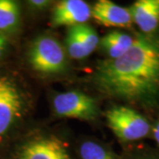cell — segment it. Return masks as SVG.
<instances>
[{"label": "cell", "instance_id": "cell-17", "mask_svg": "<svg viewBox=\"0 0 159 159\" xmlns=\"http://www.w3.org/2000/svg\"><path fill=\"white\" fill-rule=\"evenodd\" d=\"M142 159H156V158H142Z\"/></svg>", "mask_w": 159, "mask_h": 159}, {"label": "cell", "instance_id": "cell-1", "mask_svg": "<svg viewBox=\"0 0 159 159\" xmlns=\"http://www.w3.org/2000/svg\"><path fill=\"white\" fill-rule=\"evenodd\" d=\"M96 81L110 96L129 100L154 97L159 91V43L143 35L134 38L123 56L100 64Z\"/></svg>", "mask_w": 159, "mask_h": 159}, {"label": "cell", "instance_id": "cell-14", "mask_svg": "<svg viewBox=\"0 0 159 159\" xmlns=\"http://www.w3.org/2000/svg\"><path fill=\"white\" fill-rule=\"evenodd\" d=\"M6 40L5 37H3L1 34H0V57H2L4 51L6 50Z\"/></svg>", "mask_w": 159, "mask_h": 159}, {"label": "cell", "instance_id": "cell-3", "mask_svg": "<svg viewBox=\"0 0 159 159\" xmlns=\"http://www.w3.org/2000/svg\"><path fill=\"white\" fill-rule=\"evenodd\" d=\"M29 60L34 70L43 74L60 73L66 66V55L57 40L41 36L34 41Z\"/></svg>", "mask_w": 159, "mask_h": 159}, {"label": "cell", "instance_id": "cell-2", "mask_svg": "<svg viewBox=\"0 0 159 159\" xmlns=\"http://www.w3.org/2000/svg\"><path fill=\"white\" fill-rule=\"evenodd\" d=\"M109 126L114 134L125 142L141 140L150 130L148 120L133 109L115 106L106 113Z\"/></svg>", "mask_w": 159, "mask_h": 159}, {"label": "cell", "instance_id": "cell-16", "mask_svg": "<svg viewBox=\"0 0 159 159\" xmlns=\"http://www.w3.org/2000/svg\"><path fill=\"white\" fill-rule=\"evenodd\" d=\"M30 4L32 6H37V7H41V6H45L48 5V2L47 1H44V0H40V1H30Z\"/></svg>", "mask_w": 159, "mask_h": 159}, {"label": "cell", "instance_id": "cell-15", "mask_svg": "<svg viewBox=\"0 0 159 159\" xmlns=\"http://www.w3.org/2000/svg\"><path fill=\"white\" fill-rule=\"evenodd\" d=\"M153 134L156 142H157V144L159 145V122H157V125H155V127H154Z\"/></svg>", "mask_w": 159, "mask_h": 159}, {"label": "cell", "instance_id": "cell-9", "mask_svg": "<svg viewBox=\"0 0 159 159\" xmlns=\"http://www.w3.org/2000/svg\"><path fill=\"white\" fill-rule=\"evenodd\" d=\"M91 16L97 22L106 27L127 28L133 21L129 9L110 0L97 1L92 9Z\"/></svg>", "mask_w": 159, "mask_h": 159}, {"label": "cell", "instance_id": "cell-6", "mask_svg": "<svg viewBox=\"0 0 159 159\" xmlns=\"http://www.w3.org/2000/svg\"><path fill=\"white\" fill-rule=\"evenodd\" d=\"M97 31L87 24L69 28L66 43L70 57L82 59L90 55L99 44Z\"/></svg>", "mask_w": 159, "mask_h": 159}, {"label": "cell", "instance_id": "cell-12", "mask_svg": "<svg viewBox=\"0 0 159 159\" xmlns=\"http://www.w3.org/2000/svg\"><path fill=\"white\" fill-rule=\"evenodd\" d=\"M20 17V9L16 2L0 0V30L13 29Z\"/></svg>", "mask_w": 159, "mask_h": 159}, {"label": "cell", "instance_id": "cell-4", "mask_svg": "<svg viewBox=\"0 0 159 159\" xmlns=\"http://www.w3.org/2000/svg\"><path fill=\"white\" fill-rule=\"evenodd\" d=\"M56 113L61 117L90 120L97 118V102L84 93L67 91L57 95L53 100Z\"/></svg>", "mask_w": 159, "mask_h": 159}, {"label": "cell", "instance_id": "cell-8", "mask_svg": "<svg viewBox=\"0 0 159 159\" xmlns=\"http://www.w3.org/2000/svg\"><path fill=\"white\" fill-rule=\"evenodd\" d=\"M19 159H71L66 148L54 137L40 139L26 144Z\"/></svg>", "mask_w": 159, "mask_h": 159}, {"label": "cell", "instance_id": "cell-10", "mask_svg": "<svg viewBox=\"0 0 159 159\" xmlns=\"http://www.w3.org/2000/svg\"><path fill=\"white\" fill-rule=\"evenodd\" d=\"M129 11L133 20L145 34H150L159 25V0H138Z\"/></svg>", "mask_w": 159, "mask_h": 159}, {"label": "cell", "instance_id": "cell-7", "mask_svg": "<svg viewBox=\"0 0 159 159\" xmlns=\"http://www.w3.org/2000/svg\"><path fill=\"white\" fill-rule=\"evenodd\" d=\"M92 9L82 0H64L55 6L51 25L53 27L67 26L69 28L86 24L90 19Z\"/></svg>", "mask_w": 159, "mask_h": 159}, {"label": "cell", "instance_id": "cell-5", "mask_svg": "<svg viewBox=\"0 0 159 159\" xmlns=\"http://www.w3.org/2000/svg\"><path fill=\"white\" fill-rule=\"evenodd\" d=\"M23 100L15 83L7 77H0V139L20 116Z\"/></svg>", "mask_w": 159, "mask_h": 159}, {"label": "cell", "instance_id": "cell-13", "mask_svg": "<svg viewBox=\"0 0 159 159\" xmlns=\"http://www.w3.org/2000/svg\"><path fill=\"white\" fill-rule=\"evenodd\" d=\"M81 159H115L107 149L94 142H85L80 145Z\"/></svg>", "mask_w": 159, "mask_h": 159}, {"label": "cell", "instance_id": "cell-11", "mask_svg": "<svg viewBox=\"0 0 159 159\" xmlns=\"http://www.w3.org/2000/svg\"><path fill=\"white\" fill-rule=\"evenodd\" d=\"M134 38L119 31H112L102 37L101 45L111 59L119 58L132 48Z\"/></svg>", "mask_w": 159, "mask_h": 159}]
</instances>
